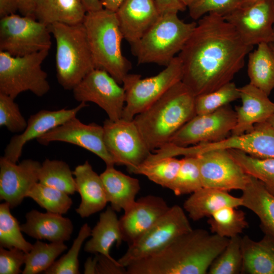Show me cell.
<instances>
[{
  "label": "cell",
  "instance_id": "681fc988",
  "mask_svg": "<svg viewBox=\"0 0 274 274\" xmlns=\"http://www.w3.org/2000/svg\"><path fill=\"white\" fill-rule=\"evenodd\" d=\"M18 10L16 0H0V18H2L13 14Z\"/></svg>",
  "mask_w": 274,
  "mask_h": 274
},
{
  "label": "cell",
  "instance_id": "83f0119b",
  "mask_svg": "<svg viewBox=\"0 0 274 274\" xmlns=\"http://www.w3.org/2000/svg\"><path fill=\"white\" fill-rule=\"evenodd\" d=\"M242 273L274 274V237L264 233L259 241L242 238Z\"/></svg>",
  "mask_w": 274,
  "mask_h": 274
},
{
  "label": "cell",
  "instance_id": "9a60e30c",
  "mask_svg": "<svg viewBox=\"0 0 274 274\" xmlns=\"http://www.w3.org/2000/svg\"><path fill=\"white\" fill-rule=\"evenodd\" d=\"M217 149H235L258 158H274V129L266 121L256 124L251 131L244 134L214 143L178 147L176 152L178 156H195Z\"/></svg>",
  "mask_w": 274,
  "mask_h": 274
},
{
  "label": "cell",
  "instance_id": "277c9868",
  "mask_svg": "<svg viewBox=\"0 0 274 274\" xmlns=\"http://www.w3.org/2000/svg\"><path fill=\"white\" fill-rule=\"evenodd\" d=\"M83 23L95 68L122 84L131 64L122 52L124 38L116 12L102 9L87 13Z\"/></svg>",
  "mask_w": 274,
  "mask_h": 274
},
{
  "label": "cell",
  "instance_id": "7bdbcfd3",
  "mask_svg": "<svg viewBox=\"0 0 274 274\" xmlns=\"http://www.w3.org/2000/svg\"><path fill=\"white\" fill-rule=\"evenodd\" d=\"M27 125L14 98L0 93V126L14 133L23 132Z\"/></svg>",
  "mask_w": 274,
  "mask_h": 274
},
{
  "label": "cell",
  "instance_id": "836d02e7",
  "mask_svg": "<svg viewBox=\"0 0 274 274\" xmlns=\"http://www.w3.org/2000/svg\"><path fill=\"white\" fill-rule=\"evenodd\" d=\"M236 208L226 206L215 212L208 223L212 233L231 238L243 232L248 226L245 213Z\"/></svg>",
  "mask_w": 274,
  "mask_h": 274
},
{
  "label": "cell",
  "instance_id": "ab89813d",
  "mask_svg": "<svg viewBox=\"0 0 274 274\" xmlns=\"http://www.w3.org/2000/svg\"><path fill=\"white\" fill-rule=\"evenodd\" d=\"M238 98L239 88L230 82L214 91L195 96L196 115L213 112Z\"/></svg>",
  "mask_w": 274,
  "mask_h": 274
},
{
  "label": "cell",
  "instance_id": "f5cc1de1",
  "mask_svg": "<svg viewBox=\"0 0 274 274\" xmlns=\"http://www.w3.org/2000/svg\"><path fill=\"white\" fill-rule=\"evenodd\" d=\"M125 0H100L104 8L106 10L116 12Z\"/></svg>",
  "mask_w": 274,
  "mask_h": 274
},
{
  "label": "cell",
  "instance_id": "9c48e42d",
  "mask_svg": "<svg viewBox=\"0 0 274 274\" xmlns=\"http://www.w3.org/2000/svg\"><path fill=\"white\" fill-rule=\"evenodd\" d=\"M192 229L184 209L179 205H174L128 246L118 261L126 267L136 261L156 253L175 238Z\"/></svg>",
  "mask_w": 274,
  "mask_h": 274
},
{
  "label": "cell",
  "instance_id": "7a4b0ae2",
  "mask_svg": "<svg viewBox=\"0 0 274 274\" xmlns=\"http://www.w3.org/2000/svg\"><path fill=\"white\" fill-rule=\"evenodd\" d=\"M229 241L204 229H192L127 266V274H205Z\"/></svg>",
  "mask_w": 274,
  "mask_h": 274
},
{
  "label": "cell",
  "instance_id": "74e56055",
  "mask_svg": "<svg viewBox=\"0 0 274 274\" xmlns=\"http://www.w3.org/2000/svg\"><path fill=\"white\" fill-rule=\"evenodd\" d=\"M47 212L62 215L71 208L73 201L68 194L60 190L36 183L27 194Z\"/></svg>",
  "mask_w": 274,
  "mask_h": 274
},
{
  "label": "cell",
  "instance_id": "ffe728a7",
  "mask_svg": "<svg viewBox=\"0 0 274 274\" xmlns=\"http://www.w3.org/2000/svg\"><path fill=\"white\" fill-rule=\"evenodd\" d=\"M170 207L161 197L148 195L135 200L119 219L123 241L132 244L149 229Z\"/></svg>",
  "mask_w": 274,
  "mask_h": 274
},
{
  "label": "cell",
  "instance_id": "8fae6325",
  "mask_svg": "<svg viewBox=\"0 0 274 274\" xmlns=\"http://www.w3.org/2000/svg\"><path fill=\"white\" fill-rule=\"evenodd\" d=\"M102 126L105 144L115 164L125 166L130 173L152 153L133 120L108 119Z\"/></svg>",
  "mask_w": 274,
  "mask_h": 274
},
{
  "label": "cell",
  "instance_id": "f1b7e54d",
  "mask_svg": "<svg viewBox=\"0 0 274 274\" xmlns=\"http://www.w3.org/2000/svg\"><path fill=\"white\" fill-rule=\"evenodd\" d=\"M91 238L84 246V251L90 253H98L113 259L110 254L112 246L116 242L118 246L123 241L119 219L111 206L100 213L99 220L91 229Z\"/></svg>",
  "mask_w": 274,
  "mask_h": 274
},
{
  "label": "cell",
  "instance_id": "6f0895ef",
  "mask_svg": "<svg viewBox=\"0 0 274 274\" xmlns=\"http://www.w3.org/2000/svg\"><path fill=\"white\" fill-rule=\"evenodd\" d=\"M269 44H270L272 49L274 51V45L272 43H270Z\"/></svg>",
  "mask_w": 274,
  "mask_h": 274
},
{
  "label": "cell",
  "instance_id": "7dc6e473",
  "mask_svg": "<svg viewBox=\"0 0 274 274\" xmlns=\"http://www.w3.org/2000/svg\"><path fill=\"white\" fill-rule=\"evenodd\" d=\"M160 13L184 11L186 7L180 0H154Z\"/></svg>",
  "mask_w": 274,
  "mask_h": 274
},
{
  "label": "cell",
  "instance_id": "4dcf8cb0",
  "mask_svg": "<svg viewBox=\"0 0 274 274\" xmlns=\"http://www.w3.org/2000/svg\"><path fill=\"white\" fill-rule=\"evenodd\" d=\"M248 54L249 83L269 96L274 89V51L269 44L261 43Z\"/></svg>",
  "mask_w": 274,
  "mask_h": 274
},
{
  "label": "cell",
  "instance_id": "9f6ffc18",
  "mask_svg": "<svg viewBox=\"0 0 274 274\" xmlns=\"http://www.w3.org/2000/svg\"><path fill=\"white\" fill-rule=\"evenodd\" d=\"M257 0H243V5H248L252 3Z\"/></svg>",
  "mask_w": 274,
  "mask_h": 274
},
{
  "label": "cell",
  "instance_id": "f907efd6",
  "mask_svg": "<svg viewBox=\"0 0 274 274\" xmlns=\"http://www.w3.org/2000/svg\"><path fill=\"white\" fill-rule=\"evenodd\" d=\"M87 13L93 12L104 9L100 0H81Z\"/></svg>",
  "mask_w": 274,
  "mask_h": 274
},
{
  "label": "cell",
  "instance_id": "f35d334b",
  "mask_svg": "<svg viewBox=\"0 0 274 274\" xmlns=\"http://www.w3.org/2000/svg\"><path fill=\"white\" fill-rule=\"evenodd\" d=\"M181 161L178 174L169 188L178 196L192 194L203 187L197 157L185 156Z\"/></svg>",
  "mask_w": 274,
  "mask_h": 274
},
{
  "label": "cell",
  "instance_id": "6da1fadb",
  "mask_svg": "<svg viewBox=\"0 0 274 274\" xmlns=\"http://www.w3.org/2000/svg\"><path fill=\"white\" fill-rule=\"evenodd\" d=\"M252 48L223 16L206 14L178 54L182 82L195 96L214 91L231 82Z\"/></svg>",
  "mask_w": 274,
  "mask_h": 274
},
{
  "label": "cell",
  "instance_id": "3957f363",
  "mask_svg": "<svg viewBox=\"0 0 274 274\" xmlns=\"http://www.w3.org/2000/svg\"><path fill=\"white\" fill-rule=\"evenodd\" d=\"M195 98L181 81L134 117L133 120L152 152L168 143L173 135L196 115Z\"/></svg>",
  "mask_w": 274,
  "mask_h": 274
},
{
  "label": "cell",
  "instance_id": "484cf974",
  "mask_svg": "<svg viewBox=\"0 0 274 274\" xmlns=\"http://www.w3.org/2000/svg\"><path fill=\"white\" fill-rule=\"evenodd\" d=\"M242 191V206L258 216L264 233L274 237V194L261 181L249 175Z\"/></svg>",
  "mask_w": 274,
  "mask_h": 274
},
{
  "label": "cell",
  "instance_id": "d6986e66",
  "mask_svg": "<svg viewBox=\"0 0 274 274\" xmlns=\"http://www.w3.org/2000/svg\"><path fill=\"white\" fill-rule=\"evenodd\" d=\"M86 106V102H82L72 109L63 108L55 111L42 110L31 115L27 120L25 130L11 138L5 149L4 156L9 160L17 163L27 143L33 139L37 140L49 131L76 116Z\"/></svg>",
  "mask_w": 274,
  "mask_h": 274
},
{
  "label": "cell",
  "instance_id": "e0dca14e",
  "mask_svg": "<svg viewBox=\"0 0 274 274\" xmlns=\"http://www.w3.org/2000/svg\"><path fill=\"white\" fill-rule=\"evenodd\" d=\"M36 140L45 146L53 142L73 144L97 155L105 162L106 166L115 164L105 144L103 126L95 123L84 124L76 116L49 131Z\"/></svg>",
  "mask_w": 274,
  "mask_h": 274
},
{
  "label": "cell",
  "instance_id": "f546056e",
  "mask_svg": "<svg viewBox=\"0 0 274 274\" xmlns=\"http://www.w3.org/2000/svg\"><path fill=\"white\" fill-rule=\"evenodd\" d=\"M87 12L81 0H38L35 16L48 25L55 22L83 23Z\"/></svg>",
  "mask_w": 274,
  "mask_h": 274
},
{
  "label": "cell",
  "instance_id": "680465c9",
  "mask_svg": "<svg viewBox=\"0 0 274 274\" xmlns=\"http://www.w3.org/2000/svg\"><path fill=\"white\" fill-rule=\"evenodd\" d=\"M272 43L274 45V41H273V43Z\"/></svg>",
  "mask_w": 274,
  "mask_h": 274
},
{
  "label": "cell",
  "instance_id": "52a82bcc",
  "mask_svg": "<svg viewBox=\"0 0 274 274\" xmlns=\"http://www.w3.org/2000/svg\"><path fill=\"white\" fill-rule=\"evenodd\" d=\"M49 50L22 56H14L0 51V93L15 98L29 91L38 97L45 95L50 86L47 74L41 65Z\"/></svg>",
  "mask_w": 274,
  "mask_h": 274
},
{
  "label": "cell",
  "instance_id": "e575fe53",
  "mask_svg": "<svg viewBox=\"0 0 274 274\" xmlns=\"http://www.w3.org/2000/svg\"><path fill=\"white\" fill-rule=\"evenodd\" d=\"M181 162V159L175 157L146 160L131 173L145 176L152 182L169 189L178 174Z\"/></svg>",
  "mask_w": 274,
  "mask_h": 274
},
{
  "label": "cell",
  "instance_id": "d6a6232c",
  "mask_svg": "<svg viewBox=\"0 0 274 274\" xmlns=\"http://www.w3.org/2000/svg\"><path fill=\"white\" fill-rule=\"evenodd\" d=\"M67 248L64 242L47 244L37 239L32 244L31 249L26 253L25 266L22 273L37 274L45 271Z\"/></svg>",
  "mask_w": 274,
  "mask_h": 274
},
{
  "label": "cell",
  "instance_id": "bcb514c9",
  "mask_svg": "<svg viewBox=\"0 0 274 274\" xmlns=\"http://www.w3.org/2000/svg\"><path fill=\"white\" fill-rule=\"evenodd\" d=\"M126 267L114 259H111L98 253L96 274H126Z\"/></svg>",
  "mask_w": 274,
  "mask_h": 274
},
{
  "label": "cell",
  "instance_id": "4fadbf2b",
  "mask_svg": "<svg viewBox=\"0 0 274 274\" xmlns=\"http://www.w3.org/2000/svg\"><path fill=\"white\" fill-rule=\"evenodd\" d=\"M223 17L248 46L274 41V0H257L243 5Z\"/></svg>",
  "mask_w": 274,
  "mask_h": 274
},
{
  "label": "cell",
  "instance_id": "816d5d0a",
  "mask_svg": "<svg viewBox=\"0 0 274 274\" xmlns=\"http://www.w3.org/2000/svg\"><path fill=\"white\" fill-rule=\"evenodd\" d=\"M96 256L93 258H88L84 265V273L85 274L96 273V266L98 260V253H96Z\"/></svg>",
  "mask_w": 274,
  "mask_h": 274
},
{
  "label": "cell",
  "instance_id": "60d3db41",
  "mask_svg": "<svg viewBox=\"0 0 274 274\" xmlns=\"http://www.w3.org/2000/svg\"><path fill=\"white\" fill-rule=\"evenodd\" d=\"M243 254L242 237L237 235L229 238L223 251L211 265L210 274H237L242 272Z\"/></svg>",
  "mask_w": 274,
  "mask_h": 274
},
{
  "label": "cell",
  "instance_id": "44dd1931",
  "mask_svg": "<svg viewBox=\"0 0 274 274\" xmlns=\"http://www.w3.org/2000/svg\"><path fill=\"white\" fill-rule=\"evenodd\" d=\"M242 105L235 107L236 121L231 135L251 131L258 123L266 122L274 113V102L268 95L248 83L239 88Z\"/></svg>",
  "mask_w": 274,
  "mask_h": 274
},
{
  "label": "cell",
  "instance_id": "f6af8a7d",
  "mask_svg": "<svg viewBox=\"0 0 274 274\" xmlns=\"http://www.w3.org/2000/svg\"><path fill=\"white\" fill-rule=\"evenodd\" d=\"M26 253L16 248H0V273L19 274L21 267L25 264Z\"/></svg>",
  "mask_w": 274,
  "mask_h": 274
},
{
  "label": "cell",
  "instance_id": "30bf717a",
  "mask_svg": "<svg viewBox=\"0 0 274 274\" xmlns=\"http://www.w3.org/2000/svg\"><path fill=\"white\" fill-rule=\"evenodd\" d=\"M48 25L16 14L1 18L0 51L22 56L51 47Z\"/></svg>",
  "mask_w": 274,
  "mask_h": 274
},
{
  "label": "cell",
  "instance_id": "d4e9b609",
  "mask_svg": "<svg viewBox=\"0 0 274 274\" xmlns=\"http://www.w3.org/2000/svg\"><path fill=\"white\" fill-rule=\"evenodd\" d=\"M100 176L107 201L115 211L124 212L133 205L141 189L138 179L117 170L114 165L107 166Z\"/></svg>",
  "mask_w": 274,
  "mask_h": 274
},
{
  "label": "cell",
  "instance_id": "603a6c76",
  "mask_svg": "<svg viewBox=\"0 0 274 274\" xmlns=\"http://www.w3.org/2000/svg\"><path fill=\"white\" fill-rule=\"evenodd\" d=\"M73 174L76 191L81 198L76 212L85 218L102 210L108 202L100 175L93 169L88 161L77 166Z\"/></svg>",
  "mask_w": 274,
  "mask_h": 274
},
{
  "label": "cell",
  "instance_id": "2e32d148",
  "mask_svg": "<svg viewBox=\"0 0 274 274\" xmlns=\"http://www.w3.org/2000/svg\"><path fill=\"white\" fill-rule=\"evenodd\" d=\"M197 157L203 187L229 191L243 190L248 175L234 160L228 150L209 151Z\"/></svg>",
  "mask_w": 274,
  "mask_h": 274
},
{
  "label": "cell",
  "instance_id": "db71d44e",
  "mask_svg": "<svg viewBox=\"0 0 274 274\" xmlns=\"http://www.w3.org/2000/svg\"><path fill=\"white\" fill-rule=\"evenodd\" d=\"M197 0H180L181 3L184 5L186 8H188L192 4L195 2Z\"/></svg>",
  "mask_w": 274,
  "mask_h": 274
},
{
  "label": "cell",
  "instance_id": "8d00e7d4",
  "mask_svg": "<svg viewBox=\"0 0 274 274\" xmlns=\"http://www.w3.org/2000/svg\"><path fill=\"white\" fill-rule=\"evenodd\" d=\"M6 202L0 204V245L6 249L16 248L28 253L32 244L24 238L21 226L10 212Z\"/></svg>",
  "mask_w": 274,
  "mask_h": 274
},
{
  "label": "cell",
  "instance_id": "ac0fdd59",
  "mask_svg": "<svg viewBox=\"0 0 274 274\" xmlns=\"http://www.w3.org/2000/svg\"><path fill=\"white\" fill-rule=\"evenodd\" d=\"M41 163L30 159L14 163L4 156L0 158V199L11 208L19 205L33 186L39 182Z\"/></svg>",
  "mask_w": 274,
  "mask_h": 274
},
{
  "label": "cell",
  "instance_id": "ba28073f",
  "mask_svg": "<svg viewBox=\"0 0 274 274\" xmlns=\"http://www.w3.org/2000/svg\"><path fill=\"white\" fill-rule=\"evenodd\" d=\"M182 76V65L178 56L155 76L142 78L140 75L128 74L122 82L125 104L122 118L132 120L173 86L181 81Z\"/></svg>",
  "mask_w": 274,
  "mask_h": 274
},
{
  "label": "cell",
  "instance_id": "8992f818",
  "mask_svg": "<svg viewBox=\"0 0 274 274\" xmlns=\"http://www.w3.org/2000/svg\"><path fill=\"white\" fill-rule=\"evenodd\" d=\"M178 13L161 14L141 38L130 45L138 64L155 63L166 66L180 53L196 22H185Z\"/></svg>",
  "mask_w": 274,
  "mask_h": 274
},
{
  "label": "cell",
  "instance_id": "1f68e13d",
  "mask_svg": "<svg viewBox=\"0 0 274 274\" xmlns=\"http://www.w3.org/2000/svg\"><path fill=\"white\" fill-rule=\"evenodd\" d=\"M73 172L64 161L46 159L39 169V182L60 190L68 195L74 194L76 186Z\"/></svg>",
  "mask_w": 274,
  "mask_h": 274
},
{
  "label": "cell",
  "instance_id": "b9f144b4",
  "mask_svg": "<svg viewBox=\"0 0 274 274\" xmlns=\"http://www.w3.org/2000/svg\"><path fill=\"white\" fill-rule=\"evenodd\" d=\"M91 229L87 223L81 227L77 237L68 252L48 269L46 274H79L78 256L84 241L91 235Z\"/></svg>",
  "mask_w": 274,
  "mask_h": 274
},
{
  "label": "cell",
  "instance_id": "7402d4cb",
  "mask_svg": "<svg viewBox=\"0 0 274 274\" xmlns=\"http://www.w3.org/2000/svg\"><path fill=\"white\" fill-rule=\"evenodd\" d=\"M124 39L138 41L161 14L154 0H125L116 12Z\"/></svg>",
  "mask_w": 274,
  "mask_h": 274
},
{
  "label": "cell",
  "instance_id": "5b68a950",
  "mask_svg": "<svg viewBox=\"0 0 274 274\" xmlns=\"http://www.w3.org/2000/svg\"><path fill=\"white\" fill-rule=\"evenodd\" d=\"M56 44L55 66L58 83L73 90L95 68L83 23L55 22L49 25Z\"/></svg>",
  "mask_w": 274,
  "mask_h": 274
},
{
  "label": "cell",
  "instance_id": "d590c367",
  "mask_svg": "<svg viewBox=\"0 0 274 274\" xmlns=\"http://www.w3.org/2000/svg\"><path fill=\"white\" fill-rule=\"evenodd\" d=\"M228 151L246 174L261 181L274 194V158H258L238 150Z\"/></svg>",
  "mask_w": 274,
  "mask_h": 274
},
{
  "label": "cell",
  "instance_id": "c3c4849f",
  "mask_svg": "<svg viewBox=\"0 0 274 274\" xmlns=\"http://www.w3.org/2000/svg\"><path fill=\"white\" fill-rule=\"evenodd\" d=\"M38 0H16L18 11L23 16L35 18V12Z\"/></svg>",
  "mask_w": 274,
  "mask_h": 274
},
{
  "label": "cell",
  "instance_id": "7c38bea8",
  "mask_svg": "<svg viewBox=\"0 0 274 274\" xmlns=\"http://www.w3.org/2000/svg\"><path fill=\"white\" fill-rule=\"evenodd\" d=\"M236 121V112L229 105L212 113L196 115L173 135L168 143L188 147L218 142L228 137Z\"/></svg>",
  "mask_w": 274,
  "mask_h": 274
},
{
  "label": "cell",
  "instance_id": "11a10c76",
  "mask_svg": "<svg viewBox=\"0 0 274 274\" xmlns=\"http://www.w3.org/2000/svg\"><path fill=\"white\" fill-rule=\"evenodd\" d=\"M267 122L274 129V113L268 118V119L267 120Z\"/></svg>",
  "mask_w": 274,
  "mask_h": 274
},
{
  "label": "cell",
  "instance_id": "ee69618b",
  "mask_svg": "<svg viewBox=\"0 0 274 274\" xmlns=\"http://www.w3.org/2000/svg\"><path fill=\"white\" fill-rule=\"evenodd\" d=\"M242 4L243 0H197L188 8L192 19L198 20L209 13L224 16Z\"/></svg>",
  "mask_w": 274,
  "mask_h": 274
},
{
  "label": "cell",
  "instance_id": "cb8c5ba5",
  "mask_svg": "<svg viewBox=\"0 0 274 274\" xmlns=\"http://www.w3.org/2000/svg\"><path fill=\"white\" fill-rule=\"evenodd\" d=\"M26 222L21 229L28 236L37 239L50 242L68 241L73 231L71 220L62 215L32 210L26 214Z\"/></svg>",
  "mask_w": 274,
  "mask_h": 274
},
{
  "label": "cell",
  "instance_id": "4316f807",
  "mask_svg": "<svg viewBox=\"0 0 274 274\" xmlns=\"http://www.w3.org/2000/svg\"><path fill=\"white\" fill-rule=\"evenodd\" d=\"M226 206H242L241 197L233 196L227 191L208 187H202L192 193L183 204L184 210L193 221L209 218Z\"/></svg>",
  "mask_w": 274,
  "mask_h": 274
},
{
  "label": "cell",
  "instance_id": "5bb4252c",
  "mask_svg": "<svg viewBox=\"0 0 274 274\" xmlns=\"http://www.w3.org/2000/svg\"><path fill=\"white\" fill-rule=\"evenodd\" d=\"M72 90L77 101L96 104L105 111L108 119L116 120L122 118L125 104L124 89L106 71L94 68Z\"/></svg>",
  "mask_w": 274,
  "mask_h": 274
}]
</instances>
